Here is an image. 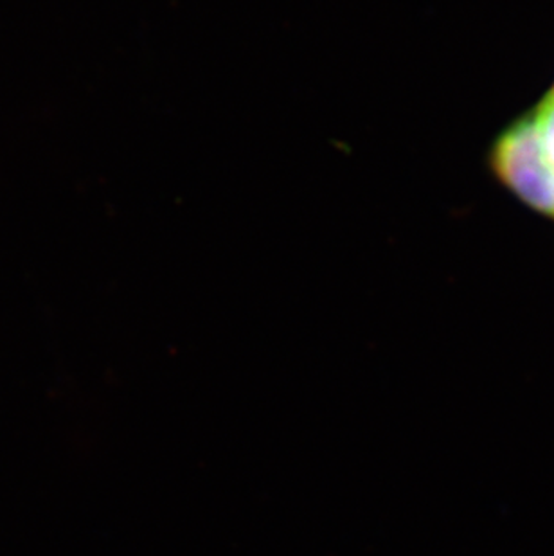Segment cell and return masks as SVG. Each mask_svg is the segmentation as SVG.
<instances>
[{
	"instance_id": "cell-1",
	"label": "cell",
	"mask_w": 554,
	"mask_h": 556,
	"mask_svg": "<svg viewBox=\"0 0 554 556\" xmlns=\"http://www.w3.org/2000/svg\"><path fill=\"white\" fill-rule=\"evenodd\" d=\"M493 168L526 204L554 216V166L545 153L533 112L499 137Z\"/></svg>"
},
{
	"instance_id": "cell-2",
	"label": "cell",
	"mask_w": 554,
	"mask_h": 556,
	"mask_svg": "<svg viewBox=\"0 0 554 556\" xmlns=\"http://www.w3.org/2000/svg\"><path fill=\"white\" fill-rule=\"evenodd\" d=\"M545 153L554 166V89L545 96L544 101L533 112Z\"/></svg>"
}]
</instances>
